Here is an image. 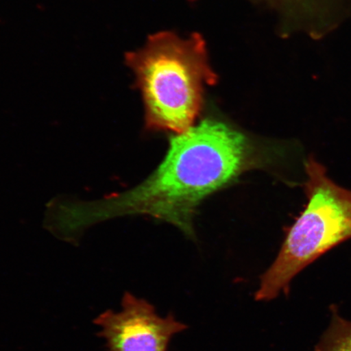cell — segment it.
Wrapping results in <instances>:
<instances>
[{"label": "cell", "instance_id": "cell-1", "mask_svg": "<svg viewBox=\"0 0 351 351\" xmlns=\"http://www.w3.org/2000/svg\"><path fill=\"white\" fill-rule=\"evenodd\" d=\"M267 162L247 135L206 119L171 138L163 162L138 186L99 202L69 204V221L78 231L115 217L148 215L193 236V218L201 202Z\"/></svg>", "mask_w": 351, "mask_h": 351}, {"label": "cell", "instance_id": "cell-4", "mask_svg": "<svg viewBox=\"0 0 351 351\" xmlns=\"http://www.w3.org/2000/svg\"><path fill=\"white\" fill-rule=\"evenodd\" d=\"M94 323L109 351H167L172 337L188 328L173 314L160 317L150 302L130 292L123 295L121 311H105Z\"/></svg>", "mask_w": 351, "mask_h": 351}, {"label": "cell", "instance_id": "cell-3", "mask_svg": "<svg viewBox=\"0 0 351 351\" xmlns=\"http://www.w3.org/2000/svg\"><path fill=\"white\" fill-rule=\"evenodd\" d=\"M305 171L307 204L287 230L273 265L261 276L256 301L269 302L287 295L298 274L351 239V191L332 181L326 167L313 156L306 160Z\"/></svg>", "mask_w": 351, "mask_h": 351}, {"label": "cell", "instance_id": "cell-5", "mask_svg": "<svg viewBox=\"0 0 351 351\" xmlns=\"http://www.w3.org/2000/svg\"><path fill=\"white\" fill-rule=\"evenodd\" d=\"M298 11L311 36L322 38L337 26L350 13L351 0H285Z\"/></svg>", "mask_w": 351, "mask_h": 351}, {"label": "cell", "instance_id": "cell-2", "mask_svg": "<svg viewBox=\"0 0 351 351\" xmlns=\"http://www.w3.org/2000/svg\"><path fill=\"white\" fill-rule=\"evenodd\" d=\"M126 62L141 90L148 130L181 134L194 125L204 85L216 80L199 35L157 34L127 55Z\"/></svg>", "mask_w": 351, "mask_h": 351}, {"label": "cell", "instance_id": "cell-6", "mask_svg": "<svg viewBox=\"0 0 351 351\" xmlns=\"http://www.w3.org/2000/svg\"><path fill=\"white\" fill-rule=\"evenodd\" d=\"M330 323L315 351H351V322L332 310Z\"/></svg>", "mask_w": 351, "mask_h": 351}]
</instances>
